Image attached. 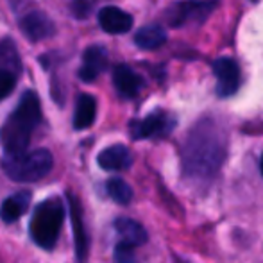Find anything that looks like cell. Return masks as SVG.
Wrapping results in <instances>:
<instances>
[{
	"instance_id": "6da1fadb",
	"label": "cell",
	"mask_w": 263,
	"mask_h": 263,
	"mask_svg": "<svg viewBox=\"0 0 263 263\" xmlns=\"http://www.w3.org/2000/svg\"><path fill=\"white\" fill-rule=\"evenodd\" d=\"M228 156V129L217 117H202L192 125L181 149V172L194 188H206Z\"/></svg>"
},
{
	"instance_id": "7a4b0ae2",
	"label": "cell",
	"mask_w": 263,
	"mask_h": 263,
	"mask_svg": "<svg viewBox=\"0 0 263 263\" xmlns=\"http://www.w3.org/2000/svg\"><path fill=\"white\" fill-rule=\"evenodd\" d=\"M42 124V106L34 91H25L18 106L0 127V145L6 158L25 153L32 138V133Z\"/></svg>"
},
{
	"instance_id": "3957f363",
	"label": "cell",
	"mask_w": 263,
	"mask_h": 263,
	"mask_svg": "<svg viewBox=\"0 0 263 263\" xmlns=\"http://www.w3.org/2000/svg\"><path fill=\"white\" fill-rule=\"evenodd\" d=\"M63 220H65V204L61 199L50 197L40 202L34 208L31 226H29V233L36 246L52 251L58 243Z\"/></svg>"
},
{
	"instance_id": "277c9868",
	"label": "cell",
	"mask_w": 263,
	"mask_h": 263,
	"mask_svg": "<svg viewBox=\"0 0 263 263\" xmlns=\"http://www.w3.org/2000/svg\"><path fill=\"white\" fill-rule=\"evenodd\" d=\"M54 159L47 149H36L31 153H22L18 156L4 158V172L11 181L16 183H36L49 176Z\"/></svg>"
},
{
	"instance_id": "5b68a950",
	"label": "cell",
	"mask_w": 263,
	"mask_h": 263,
	"mask_svg": "<svg viewBox=\"0 0 263 263\" xmlns=\"http://www.w3.org/2000/svg\"><path fill=\"white\" fill-rule=\"evenodd\" d=\"M217 6V0H181L165 11V20L172 27L202 24Z\"/></svg>"
},
{
	"instance_id": "8992f818",
	"label": "cell",
	"mask_w": 263,
	"mask_h": 263,
	"mask_svg": "<svg viewBox=\"0 0 263 263\" xmlns=\"http://www.w3.org/2000/svg\"><path fill=\"white\" fill-rule=\"evenodd\" d=\"M176 127V117L168 111H153L142 120L131 124V135L135 140H149V138H163L170 135Z\"/></svg>"
},
{
	"instance_id": "52a82bcc",
	"label": "cell",
	"mask_w": 263,
	"mask_h": 263,
	"mask_svg": "<svg viewBox=\"0 0 263 263\" xmlns=\"http://www.w3.org/2000/svg\"><path fill=\"white\" fill-rule=\"evenodd\" d=\"M213 73L217 77L218 97H231L240 88V68L238 63L231 58H220L213 63Z\"/></svg>"
},
{
	"instance_id": "ba28073f",
	"label": "cell",
	"mask_w": 263,
	"mask_h": 263,
	"mask_svg": "<svg viewBox=\"0 0 263 263\" xmlns=\"http://www.w3.org/2000/svg\"><path fill=\"white\" fill-rule=\"evenodd\" d=\"M20 31L31 42H42L55 32L54 22L42 11H31L20 20Z\"/></svg>"
},
{
	"instance_id": "9c48e42d",
	"label": "cell",
	"mask_w": 263,
	"mask_h": 263,
	"mask_svg": "<svg viewBox=\"0 0 263 263\" xmlns=\"http://www.w3.org/2000/svg\"><path fill=\"white\" fill-rule=\"evenodd\" d=\"M70 202V215H72V228H73V246H76V254L79 263H83L88 256V233L84 228L83 210H81L79 199L76 195L68 194Z\"/></svg>"
},
{
	"instance_id": "30bf717a",
	"label": "cell",
	"mask_w": 263,
	"mask_h": 263,
	"mask_svg": "<svg viewBox=\"0 0 263 263\" xmlns=\"http://www.w3.org/2000/svg\"><path fill=\"white\" fill-rule=\"evenodd\" d=\"M113 84L117 88V91L122 95L124 99H133L142 91L143 84V77L140 73H136L131 66L127 65H118L113 70Z\"/></svg>"
},
{
	"instance_id": "8fae6325",
	"label": "cell",
	"mask_w": 263,
	"mask_h": 263,
	"mask_svg": "<svg viewBox=\"0 0 263 263\" xmlns=\"http://www.w3.org/2000/svg\"><path fill=\"white\" fill-rule=\"evenodd\" d=\"M107 66V52L104 47L91 45L84 50L83 54V65L79 68V77L84 83L95 81Z\"/></svg>"
},
{
	"instance_id": "7c38bea8",
	"label": "cell",
	"mask_w": 263,
	"mask_h": 263,
	"mask_svg": "<svg viewBox=\"0 0 263 263\" xmlns=\"http://www.w3.org/2000/svg\"><path fill=\"white\" fill-rule=\"evenodd\" d=\"M99 25L107 34H124L131 31L133 27V16L120 7L107 6L99 11Z\"/></svg>"
},
{
	"instance_id": "4fadbf2b",
	"label": "cell",
	"mask_w": 263,
	"mask_h": 263,
	"mask_svg": "<svg viewBox=\"0 0 263 263\" xmlns=\"http://www.w3.org/2000/svg\"><path fill=\"white\" fill-rule=\"evenodd\" d=\"M97 161L99 166L107 170V172H122V170H127L133 165V156L127 147L117 143V145H109L104 151H101Z\"/></svg>"
},
{
	"instance_id": "5bb4252c",
	"label": "cell",
	"mask_w": 263,
	"mask_h": 263,
	"mask_svg": "<svg viewBox=\"0 0 263 263\" xmlns=\"http://www.w3.org/2000/svg\"><path fill=\"white\" fill-rule=\"evenodd\" d=\"M29 204H31V194L25 190L16 192V194L9 195L2 202V206H0V218L6 224H13L22 215H25V211L29 210Z\"/></svg>"
},
{
	"instance_id": "9a60e30c",
	"label": "cell",
	"mask_w": 263,
	"mask_h": 263,
	"mask_svg": "<svg viewBox=\"0 0 263 263\" xmlns=\"http://www.w3.org/2000/svg\"><path fill=\"white\" fill-rule=\"evenodd\" d=\"M115 229L120 235L122 242L129 243L133 247L143 246L147 242V231L140 222L133 220L129 217H118L115 220Z\"/></svg>"
},
{
	"instance_id": "2e32d148",
	"label": "cell",
	"mask_w": 263,
	"mask_h": 263,
	"mask_svg": "<svg viewBox=\"0 0 263 263\" xmlns=\"http://www.w3.org/2000/svg\"><path fill=\"white\" fill-rule=\"evenodd\" d=\"M95 117H97V101H95V97L88 93L79 95L76 104V113H73V127L77 131L91 127V124L95 122Z\"/></svg>"
},
{
	"instance_id": "e0dca14e",
	"label": "cell",
	"mask_w": 263,
	"mask_h": 263,
	"mask_svg": "<svg viewBox=\"0 0 263 263\" xmlns=\"http://www.w3.org/2000/svg\"><path fill=\"white\" fill-rule=\"evenodd\" d=\"M166 42V32L161 25H145L135 36V43L143 50H156Z\"/></svg>"
},
{
	"instance_id": "ac0fdd59",
	"label": "cell",
	"mask_w": 263,
	"mask_h": 263,
	"mask_svg": "<svg viewBox=\"0 0 263 263\" xmlns=\"http://www.w3.org/2000/svg\"><path fill=\"white\" fill-rule=\"evenodd\" d=\"M107 195L118 204H129L133 199V188L120 177H111L106 184Z\"/></svg>"
},
{
	"instance_id": "d6986e66",
	"label": "cell",
	"mask_w": 263,
	"mask_h": 263,
	"mask_svg": "<svg viewBox=\"0 0 263 263\" xmlns=\"http://www.w3.org/2000/svg\"><path fill=\"white\" fill-rule=\"evenodd\" d=\"M14 86H16V76H14V72L0 66V101L9 97L13 93Z\"/></svg>"
},
{
	"instance_id": "ffe728a7",
	"label": "cell",
	"mask_w": 263,
	"mask_h": 263,
	"mask_svg": "<svg viewBox=\"0 0 263 263\" xmlns=\"http://www.w3.org/2000/svg\"><path fill=\"white\" fill-rule=\"evenodd\" d=\"M115 263H138L135 254V247L129 243L118 242L115 247Z\"/></svg>"
},
{
	"instance_id": "44dd1931",
	"label": "cell",
	"mask_w": 263,
	"mask_h": 263,
	"mask_svg": "<svg viewBox=\"0 0 263 263\" xmlns=\"http://www.w3.org/2000/svg\"><path fill=\"white\" fill-rule=\"evenodd\" d=\"M72 14L79 20H84L86 16H90V4L88 0H73L72 2Z\"/></svg>"
},
{
	"instance_id": "7402d4cb",
	"label": "cell",
	"mask_w": 263,
	"mask_h": 263,
	"mask_svg": "<svg viewBox=\"0 0 263 263\" xmlns=\"http://www.w3.org/2000/svg\"><path fill=\"white\" fill-rule=\"evenodd\" d=\"M260 166H261V174H263V156H261V165Z\"/></svg>"
},
{
	"instance_id": "603a6c76",
	"label": "cell",
	"mask_w": 263,
	"mask_h": 263,
	"mask_svg": "<svg viewBox=\"0 0 263 263\" xmlns=\"http://www.w3.org/2000/svg\"><path fill=\"white\" fill-rule=\"evenodd\" d=\"M177 263H184V261H177Z\"/></svg>"
},
{
	"instance_id": "cb8c5ba5",
	"label": "cell",
	"mask_w": 263,
	"mask_h": 263,
	"mask_svg": "<svg viewBox=\"0 0 263 263\" xmlns=\"http://www.w3.org/2000/svg\"><path fill=\"white\" fill-rule=\"evenodd\" d=\"M254 2H256V0H254Z\"/></svg>"
}]
</instances>
